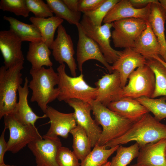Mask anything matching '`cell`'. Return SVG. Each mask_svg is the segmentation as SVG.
<instances>
[{
    "mask_svg": "<svg viewBox=\"0 0 166 166\" xmlns=\"http://www.w3.org/2000/svg\"><path fill=\"white\" fill-rule=\"evenodd\" d=\"M164 138H166V125L148 113L134 123L124 134L109 141L105 145L106 148H111L134 141L140 148Z\"/></svg>",
    "mask_w": 166,
    "mask_h": 166,
    "instance_id": "1",
    "label": "cell"
},
{
    "mask_svg": "<svg viewBox=\"0 0 166 166\" xmlns=\"http://www.w3.org/2000/svg\"><path fill=\"white\" fill-rule=\"evenodd\" d=\"M30 73L32 77L28 85L32 92L30 101L36 102L45 113L48 104L57 99L59 94L58 88H55L58 83V73L52 67L46 69L43 66L38 69L31 68Z\"/></svg>",
    "mask_w": 166,
    "mask_h": 166,
    "instance_id": "2",
    "label": "cell"
},
{
    "mask_svg": "<svg viewBox=\"0 0 166 166\" xmlns=\"http://www.w3.org/2000/svg\"><path fill=\"white\" fill-rule=\"evenodd\" d=\"M91 105L95 121L103 128L96 144L105 145L109 141L121 136L134 123L98 101L94 100Z\"/></svg>",
    "mask_w": 166,
    "mask_h": 166,
    "instance_id": "3",
    "label": "cell"
},
{
    "mask_svg": "<svg viewBox=\"0 0 166 166\" xmlns=\"http://www.w3.org/2000/svg\"><path fill=\"white\" fill-rule=\"evenodd\" d=\"M24 61L6 69L0 68V119L12 114L17 103V92L22 83Z\"/></svg>",
    "mask_w": 166,
    "mask_h": 166,
    "instance_id": "4",
    "label": "cell"
},
{
    "mask_svg": "<svg viewBox=\"0 0 166 166\" xmlns=\"http://www.w3.org/2000/svg\"><path fill=\"white\" fill-rule=\"evenodd\" d=\"M64 63L60 64L57 69L59 77L58 88L60 93L57 99L65 101L77 99L90 105L96 99L97 89L88 85L84 79L82 73L78 76L71 77L65 71Z\"/></svg>",
    "mask_w": 166,
    "mask_h": 166,
    "instance_id": "5",
    "label": "cell"
},
{
    "mask_svg": "<svg viewBox=\"0 0 166 166\" xmlns=\"http://www.w3.org/2000/svg\"><path fill=\"white\" fill-rule=\"evenodd\" d=\"M147 21L143 19L128 18L112 23L114 30L111 37L115 47L132 48L147 27Z\"/></svg>",
    "mask_w": 166,
    "mask_h": 166,
    "instance_id": "6",
    "label": "cell"
},
{
    "mask_svg": "<svg viewBox=\"0 0 166 166\" xmlns=\"http://www.w3.org/2000/svg\"><path fill=\"white\" fill-rule=\"evenodd\" d=\"M128 84L122 88V97L136 99L151 98L155 85L154 74L146 64L140 66L129 75Z\"/></svg>",
    "mask_w": 166,
    "mask_h": 166,
    "instance_id": "7",
    "label": "cell"
},
{
    "mask_svg": "<svg viewBox=\"0 0 166 166\" xmlns=\"http://www.w3.org/2000/svg\"><path fill=\"white\" fill-rule=\"evenodd\" d=\"M3 117L4 127L10 132L7 151L17 153L35 139L42 138L36 127L21 123L12 114Z\"/></svg>",
    "mask_w": 166,
    "mask_h": 166,
    "instance_id": "8",
    "label": "cell"
},
{
    "mask_svg": "<svg viewBox=\"0 0 166 166\" xmlns=\"http://www.w3.org/2000/svg\"><path fill=\"white\" fill-rule=\"evenodd\" d=\"M80 24L84 33L99 45L108 63L113 64L119 58L121 51L116 50L111 46L112 23H105L100 26H97L84 14Z\"/></svg>",
    "mask_w": 166,
    "mask_h": 166,
    "instance_id": "9",
    "label": "cell"
},
{
    "mask_svg": "<svg viewBox=\"0 0 166 166\" xmlns=\"http://www.w3.org/2000/svg\"><path fill=\"white\" fill-rule=\"evenodd\" d=\"M42 137L27 145L35 157L37 166H58L56 158L62 146L60 139L58 137L45 135Z\"/></svg>",
    "mask_w": 166,
    "mask_h": 166,
    "instance_id": "10",
    "label": "cell"
},
{
    "mask_svg": "<svg viewBox=\"0 0 166 166\" xmlns=\"http://www.w3.org/2000/svg\"><path fill=\"white\" fill-rule=\"evenodd\" d=\"M78 31V40L77 49V60L79 70L82 73L84 63L89 60L99 61L108 70L110 73L113 71L112 66L106 61L98 44L84 32L80 23L76 26Z\"/></svg>",
    "mask_w": 166,
    "mask_h": 166,
    "instance_id": "11",
    "label": "cell"
},
{
    "mask_svg": "<svg viewBox=\"0 0 166 166\" xmlns=\"http://www.w3.org/2000/svg\"><path fill=\"white\" fill-rule=\"evenodd\" d=\"M57 32L56 38L50 48L52 50V55L60 64L66 63L71 75L76 77L77 65L73 57L75 51L71 37L62 24L58 27Z\"/></svg>",
    "mask_w": 166,
    "mask_h": 166,
    "instance_id": "12",
    "label": "cell"
},
{
    "mask_svg": "<svg viewBox=\"0 0 166 166\" xmlns=\"http://www.w3.org/2000/svg\"><path fill=\"white\" fill-rule=\"evenodd\" d=\"M65 102L73 109L77 125L84 129L91 141L92 148L94 147L97 143L102 130L91 116V105L77 99H71Z\"/></svg>",
    "mask_w": 166,
    "mask_h": 166,
    "instance_id": "13",
    "label": "cell"
},
{
    "mask_svg": "<svg viewBox=\"0 0 166 166\" xmlns=\"http://www.w3.org/2000/svg\"><path fill=\"white\" fill-rule=\"evenodd\" d=\"M95 84L97 89L95 100L106 107L111 102L122 98L120 75L116 70L103 76Z\"/></svg>",
    "mask_w": 166,
    "mask_h": 166,
    "instance_id": "14",
    "label": "cell"
},
{
    "mask_svg": "<svg viewBox=\"0 0 166 166\" xmlns=\"http://www.w3.org/2000/svg\"><path fill=\"white\" fill-rule=\"evenodd\" d=\"M22 42L10 29L0 31V50L4 59V66L6 69L24 61L22 50Z\"/></svg>",
    "mask_w": 166,
    "mask_h": 166,
    "instance_id": "15",
    "label": "cell"
},
{
    "mask_svg": "<svg viewBox=\"0 0 166 166\" xmlns=\"http://www.w3.org/2000/svg\"><path fill=\"white\" fill-rule=\"evenodd\" d=\"M45 114L49 119L50 128L45 135L50 137H58L67 138L69 133L75 128L77 124L74 113H61L53 107L48 106Z\"/></svg>",
    "mask_w": 166,
    "mask_h": 166,
    "instance_id": "16",
    "label": "cell"
},
{
    "mask_svg": "<svg viewBox=\"0 0 166 166\" xmlns=\"http://www.w3.org/2000/svg\"><path fill=\"white\" fill-rule=\"evenodd\" d=\"M146 59L132 48H126L121 51L117 60L112 66L113 71L119 73L122 88L126 84L131 73L139 67L146 64Z\"/></svg>",
    "mask_w": 166,
    "mask_h": 166,
    "instance_id": "17",
    "label": "cell"
},
{
    "mask_svg": "<svg viewBox=\"0 0 166 166\" xmlns=\"http://www.w3.org/2000/svg\"><path fill=\"white\" fill-rule=\"evenodd\" d=\"M152 3L142 8L134 7L129 0H121L109 10L103 22L112 23L116 21L128 18L143 19L147 21Z\"/></svg>",
    "mask_w": 166,
    "mask_h": 166,
    "instance_id": "18",
    "label": "cell"
},
{
    "mask_svg": "<svg viewBox=\"0 0 166 166\" xmlns=\"http://www.w3.org/2000/svg\"><path fill=\"white\" fill-rule=\"evenodd\" d=\"M29 83V80L26 77L23 86L21 85L19 87L18 90V102L11 114L21 123L35 127V123L38 119L47 118V117L45 114L41 116H38L30 106L28 101Z\"/></svg>",
    "mask_w": 166,
    "mask_h": 166,
    "instance_id": "19",
    "label": "cell"
},
{
    "mask_svg": "<svg viewBox=\"0 0 166 166\" xmlns=\"http://www.w3.org/2000/svg\"><path fill=\"white\" fill-rule=\"evenodd\" d=\"M166 138L140 148L137 164L140 166H166Z\"/></svg>",
    "mask_w": 166,
    "mask_h": 166,
    "instance_id": "20",
    "label": "cell"
},
{
    "mask_svg": "<svg viewBox=\"0 0 166 166\" xmlns=\"http://www.w3.org/2000/svg\"><path fill=\"white\" fill-rule=\"evenodd\" d=\"M107 107L122 117L134 123L140 120L149 111L136 99L123 97L111 102Z\"/></svg>",
    "mask_w": 166,
    "mask_h": 166,
    "instance_id": "21",
    "label": "cell"
},
{
    "mask_svg": "<svg viewBox=\"0 0 166 166\" xmlns=\"http://www.w3.org/2000/svg\"><path fill=\"white\" fill-rule=\"evenodd\" d=\"M132 49L147 60L163 56L161 46L147 21V27L135 42Z\"/></svg>",
    "mask_w": 166,
    "mask_h": 166,
    "instance_id": "22",
    "label": "cell"
},
{
    "mask_svg": "<svg viewBox=\"0 0 166 166\" xmlns=\"http://www.w3.org/2000/svg\"><path fill=\"white\" fill-rule=\"evenodd\" d=\"M166 12L159 1L152 3L147 20L152 29L160 43L162 49L163 60L166 62V40L165 34V24Z\"/></svg>",
    "mask_w": 166,
    "mask_h": 166,
    "instance_id": "23",
    "label": "cell"
},
{
    "mask_svg": "<svg viewBox=\"0 0 166 166\" xmlns=\"http://www.w3.org/2000/svg\"><path fill=\"white\" fill-rule=\"evenodd\" d=\"M49 48L42 41L29 43L26 59L31 64V68L39 69L44 66L51 67L53 65L50 56Z\"/></svg>",
    "mask_w": 166,
    "mask_h": 166,
    "instance_id": "24",
    "label": "cell"
},
{
    "mask_svg": "<svg viewBox=\"0 0 166 166\" xmlns=\"http://www.w3.org/2000/svg\"><path fill=\"white\" fill-rule=\"evenodd\" d=\"M29 20L39 30L42 41L50 49L54 40L55 32L63 23L64 20L56 16L48 18H38L30 17Z\"/></svg>",
    "mask_w": 166,
    "mask_h": 166,
    "instance_id": "25",
    "label": "cell"
},
{
    "mask_svg": "<svg viewBox=\"0 0 166 166\" xmlns=\"http://www.w3.org/2000/svg\"><path fill=\"white\" fill-rule=\"evenodd\" d=\"M3 19L9 23L10 29L22 41L35 42L42 41L41 34L34 24H28L10 16H4Z\"/></svg>",
    "mask_w": 166,
    "mask_h": 166,
    "instance_id": "26",
    "label": "cell"
},
{
    "mask_svg": "<svg viewBox=\"0 0 166 166\" xmlns=\"http://www.w3.org/2000/svg\"><path fill=\"white\" fill-rule=\"evenodd\" d=\"M70 133L73 137V152L81 162L92 151L91 141L84 129L79 125Z\"/></svg>",
    "mask_w": 166,
    "mask_h": 166,
    "instance_id": "27",
    "label": "cell"
},
{
    "mask_svg": "<svg viewBox=\"0 0 166 166\" xmlns=\"http://www.w3.org/2000/svg\"><path fill=\"white\" fill-rule=\"evenodd\" d=\"M146 64L152 70L155 76V85L152 98L166 96V68L154 58L146 60Z\"/></svg>",
    "mask_w": 166,
    "mask_h": 166,
    "instance_id": "28",
    "label": "cell"
},
{
    "mask_svg": "<svg viewBox=\"0 0 166 166\" xmlns=\"http://www.w3.org/2000/svg\"><path fill=\"white\" fill-rule=\"evenodd\" d=\"M119 145L106 149L105 145L96 144L91 152L81 163V166H102L116 151Z\"/></svg>",
    "mask_w": 166,
    "mask_h": 166,
    "instance_id": "29",
    "label": "cell"
},
{
    "mask_svg": "<svg viewBox=\"0 0 166 166\" xmlns=\"http://www.w3.org/2000/svg\"><path fill=\"white\" fill-rule=\"evenodd\" d=\"M48 5L52 12L55 16L64 19L69 23L77 26L80 22L81 12H74L71 10L61 0H46Z\"/></svg>",
    "mask_w": 166,
    "mask_h": 166,
    "instance_id": "30",
    "label": "cell"
},
{
    "mask_svg": "<svg viewBox=\"0 0 166 166\" xmlns=\"http://www.w3.org/2000/svg\"><path fill=\"white\" fill-rule=\"evenodd\" d=\"M140 149L136 143L127 147L119 145L116 155L112 158L110 166H127L132 160L137 157Z\"/></svg>",
    "mask_w": 166,
    "mask_h": 166,
    "instance_id": "31",
    "label": "cell"
},
{
    "mask_svg": "<svg viewBox=\"0 0 166 166\" xmlns=\"http://www.w3.org/2000/svg\"><path fill=\"white\" fill-rule=\"evenodd\" d=\"M154 115V117L160 121L166 118V96L158 99L142 97L136 99Z\"/></svg>",
    "mask_w": 166,
    "mask_h": 166,
    "instance_id": "32",
    "label": "cell"
},
{
    "mask_svg": "<svg viewBox=\"0 0 166 166\" xmlns=\"http://www.w3.org/2000/svg\"><path fill=\"white\" fill-rule=\"evenodd\" d=\"M120 0H105L103 3L95 10L85 14L97 26H101V24L108 13L111 8Z\"/></svg>",
    "mask_w": 166,
    "mask_h": 166,
    "instance_id": "33",
    "label": "cell"
},
{
    "mask_svg": "<svg viewBox=\"0 0 166 166\" xmlns=\"http://www.w3.org/2000/svg\"><path fill=\"white\" fill-rule=\"evenodd\" d=\"M0 9L3 11L14 13L18 16L24 18L29 16L30 12L25 0H1Z\"/></svg>",
    "mask_w": 166,
    "mask_h": 166,
    "instance_id": "34",
    "label": "cell"
},
{
    "mask_svg": "<svg viewBox=\"0 0 166 166\" xmlns=\"http://www.w3.org/2000/svg\"><path fill=\"white\" fill-rule=\"evenodd\" d=\"M30 12L32 13L35 17L38 18H48L53 16L49 6L42 0H25Z\"/></svg>",
    "mask_w": 166,
    "mask_h": 166,
    "instance_id": "35",
    "label": "cell"
},
{
    "mask_svg": "<svg viewBox=\"0 0 166 166\" xmlns=\"http://www.w3.org/2000/svg\"><path fill=\"white\" fill-rule=\"evenodd\" d=\"M56 160L58 166H81L79 160L73 152L66 147L60 148Z\"/></svg>",
    "mask_w": 166,
    "mask_h": 166,
    "instance_id": "36",
    "label": "cell"
},
{
    "mask_svg": "<svg viewBox=\"0 0 166 166\" xmlns=\"http://www.w3.org/2000/svg\"><path fill=\"white\" fill-rule=\"evenodd\" d=\"M105 0H79L78 10L84 14L93 11L98 7Z\"/></svg>",
    "mask_w": 166,
    "mask_h": 166,
    "instance_id": "37",
    "label": "cell"
},
{
    "mask_svg": "<svg viewBox=\"0 0 166 166\" xmlns=\"http://www.w3.org/2000/svg\"><path fill=\"white\" fill-rule=\"evenodd\" d=\"M6 128H4L0 137V164H4V156L5 152L7 151V142L5 139V133Z\"/></svg>",
    "mask_w": 166,
    "mask_h": 166,
    "instance_id": "38",
    "label": "cell"
},
{
    "mask_svg": "<svg viewBox=\"0 0 166 166\" xmlns=\"http://www.w3.org/2000/svg\"><path fill=\"white\" fill-rule=\"evenodd\" d=\"M132 6L136 8H142L146 6L149 4L159 2L157 0H129Z\"/></svg>",
    "mask_w": 166,
    "mask_h": 166,
    "instance_id": "39",
    "label": "cell"
},
{
    "mask_svg": "<svg viewBox=\"0 0 166 166\" xmlns=\"http://www.w3.org/2000/svg\"><path fill=\"white\" fill-rule=\"evenodd\" d=\"M68 7L74 12H78L77 0H63Z\"/></svg>",
    "mask_w": 166,
    "mask_h": 166,
    "instance_id": "40",
    "label": "cell"
},
{
    "mask_svg": "<svg viewBox=\"0 0 166 166\" xmlns=\"http://www.w3.org/2000/svg\"><path fill=\"white\" fill-rule=\"evenodd\" d=\"M159 2L166 12V0H160Z\"/></svg>",
    "mask_w": 166,
    "mask_h": 166,
    "instance_id": "41",
    "label": "cell"
},
{
    "mask_svg": "<svg viewBox=\"0 0 166 166\" xmlns=\"http://www.w3.org/2000/svg\"><path fill=\"white\" fill-rule=\"evenodd\" d=\"M153 58L156 59L160 62L166 68V62L164 61L159 56H156L154 57Z\"/></svg>",
    "mask_w": 166,
    "mask_h": 166,
    "instance_id": "42",
    "label": "cell"
},
{
    "mask_svg": "<svg viewBox=\"0 0 166 166\" xmlns=\"http://www.w3.org/2000/svg\"><path fill=\"white\" fill-rule=\"evenodd\" d=\"M111 162L110 161H108L106 164L102 166H110Z\"/></svg>",
    "mask_w": 166,
    "mask_h": 166,
    "instance_id": "43",
    "label": "cell"
},
{
    "mask_svg": "<svg viewBox=\"0 0 166 166\" xmlns=\"http://www.w3.org/2000/svg\"><path fill=\"white\" fill-rule=\"evenodd\" d=\"M0 166H16L14 165H11L9 164H6L5 163L3 164H0Z\"/></svg>",
    "mask_w": 166,
    "mask_h": 166,
    "instance_id": "44",
    "label": "cell"
},
{
    "mask_svg": "<svg viewBox=\"0 0 166 166\" xmlns=\"http://www.w3.org/2000/svg\"><path fill=\"white\" fill-rule=\"evenodd\" d=\"M128 166H140L138 165L137 164H133L131 165Z\"/></svg>",
    "mask_w": 166,
    "mask_h": 166,
    "instance_id": "45",
    "label": "cell"
},
{
    "mask_svg": "<svg viewBox=\"0 0 166 166\" xmlns=\"http://www.w3.org/2000/svg\"><path fill=\"white\" fill-rule=\"evenodd\" d=\"M165 157H166V146L165 148Z\"/></svg>",
    "mask_w": 166,
    "mask_h": 166,
    "instance_id": "46",
    "label": "cell"
}]
</instances>
